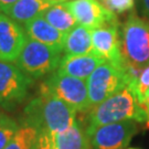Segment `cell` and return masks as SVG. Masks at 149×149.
Masks as SVG:
<instances>
[{
	"mask_svg": "<svg viewBox=\"0 0 149 149\" xmlns=\"http://www.w3.org/2000/svg\"><path fill=\"white\" fill-rule=\"evenodd\" d=\"M76 119V112L59 100L56 96L43 90L33 97L23 109V116L19 124L36 128L38 133H63Z\"/></svg>",
	"mask_w": 149,
	"mask_h": 149,
	"instance_id": "6da1fadb",
	"label": "cell"
},
{
	"mask_svg": "<svg viewBox=\"0 0 149 149\" xmlns=\"http://www.w3.org/2000/svg\"><path fill=\"white\" fill-rule=\"evenodd\" d=\"M86 119V134L90 135L94 129L103 125L126 120L147 123L148 115L145 106L139 103L133 91L126 86L109 98L92 107L87 112Z\"/></svg>",
	"mask_w": 149,
	"mask_h": 149,
	"instance_id": "7a4b0ae2",
	"label": "cell"
},
{
	"mask_svg": "<svg viewBox=\"0 0 149 149\" xmlns=\"http://www.w3.org/2000/svg\"><path fill=\"white\" fill-rule=\"evenodd\" d=\"M119 33L125 65L144 70L149 64V21L130 11Z\"/></svg>",
	"mask_w": 149,
	"mask_h": 149,
	"instance_id": "3957f363",
	"label": "cell"
},
{
	"mask_svg": "<svg viewBox=\"0 0 149 149\" xmlns=\"http://www.w3.org/2000/svg\"><path fill=\"white\" fill-rule=\"evenodd\" d=\"M130 79L126 72V66L104 62L86 80L91 106L94 107L114 94L125 88Z\"/></svg>",
	"mask_w": 149,
	"mask_h": 149,
	"instance_id": "277c9868",
	"label": "cell"
},
{
	"mask_svg": "<svg viewBox=\"0 0 149 149\" xmlns=\"http://www.w3.org/2000/svg\"><path fill=\"white\" fill-rule=\"evenodd\" d=\"M40 90L56 96L76 113H87L92 108L85 80L53 72L40 85Z\"/></svg>",
	"mask_w": 149,
	"mask_h": 149,
	"instance_id": "5b68a950",
	"label": "cell"
},
{
	"mask_svg": "<svg viewBox=\"0 0 149 149\" xmlns=\"http://www.w3.org/2000/svg\"><path fill=\"white\" fill-rule=\"evenodd\" d=\"M33 79L16 63L0 61V107L6 112L17 109L27 100Z\"/></svg>",
	"mask_w": 149,
	"mask_h": 149,
	"instance_id": "8992f818",
	"label": "cell"
},
{
	"mask_svg": "<svg viewBox=\"0 0 149 149\" xmlns=\"http://www.w3.org/2000/svg\"><path fill=\"white\" fill-rule=\"evenodd\" d=\"M62 52L28 38L16 64L31 79H41L58 70Z\"/></svg>",
	"mask_w": 149,
	"mask_h": 149,
	"instance_id": "52a82bcc",
	"label": "cell"
},
{
	"mask_svg": "<svg viewBox=\"0 0 149 149\" xmlns=\"http://www.w3.org/2000/svg\"><path fill=\"white\" fill-rule=\"evenodd\" d=\"M137 133L138 125L135 120L103 125L88 135L91 149H126Z\"/></svg>",
	"mask_w": 149,
	"mask_h": 149,
	"instance_id": "ba28073f",
	"label": "cell"
},
{
	"mask_svg": "<svg viewBox=\"0 0 149 149\" xmlns=\"http://www.w3.org/2000/svg\"><path fill=\"white\" fill-rule=\"evenodd\" d=\"M64 3L75 18L76 23L90 30L118 21L117 16L105 8L100 0H71Z\"/></svg>",
	"mask_w": 149,
	"mask_h": 149,
	"instance_id": "9c48e42d",
	"label": "cell"
},
{
	"mask_svg": "<svg viewBox=\"0 0 149 149\" xmlns=\"http://www.w3.org/2000/svg\"><path fill=\"white\" fill-rule=\"evenodd\" d=\"M28 36L19 22L0 13V61L16 62L21 54Z\"/></svg>",
	"mask_w": 149,
	"mask_h": 149,
	"instance_id": "30bf717a",
	"label": "cell"
},
{
	"mask_svg": "<svg viewBox=\"0 0 149 149\" xmlns=\"http://www.w3.org/2000/svg\"><path fill=\"white\" fill-rule=\"evenodd\" d=\"M120 27L119 21L108 23L92 30V42L95 53L116 65L125 66L120 52Z\"/></svg>",
	"mask_w": 149,
	"mask_h": 149,
	"instance_id": "8fae6325",
	"label": "cell"
},
{
	"mask_svg": "<svg viewBox=\"0 0 149 149\" xmlns=\"http://www.w3.org/2000/svg\"><path fill=\"white\" fill-rule=\"evenodd\" d=\"M23 28L29 39L49 45L62 53L64 52V41L66 33L55 29L42 16H39L24 23Z\"/></svg>",
	"mask_w": 149,
	"mask_h": 149,
	"instance_id": "7c38bea8",
	"label": "cell"
},
{
	"mask_svg": "<svg viewBox=\"0 0 149 149\" xmlns=\"http://www.w3.org/2000/svg\"><path fill=\"white\" fill-rule=\"evenodd\" d=\"M106 62V60L98 55H70L65 54L62 56L56 72L66 74L81 80H87L97 66Z\"/></svg>",
	"mask_w": 149,
	"mask_h": 149,
	"instance_id": "4fadbf2b",
	"label": "cell"
},
{
	"mask_svg": "<svg viewBox=\"0 0 149 149\" xmlns=\"http://www.w3.org/2000/svg\"><path fill=\"white\" fill-rule=\"evenodd\" d=\"M64 53L70 55H97L93 49L92 30L76 24L65 34Z\"/></svg>",
	"mask_w": 149,
	"mask_h": 149,
	"instance_id": "5bb4252c",
	"label": "cell"
},
{
	"mask_svg": "<svg viewBox=\"0 0 149 149\" xmlns=\"http://www.w3.org/2000/svg\"><path fill=\"white\" fill-rule=\"evenodd\" d=\"M55 149H91V141L86 129L79 119L63 133L52 134Z\"/></svg>",
	"mask_w": 149,
	"mask_h": 149,
	"instance_id": "9a60e30c",
	"label": "cell"
},
{
	"mask_svg": "<svg viewBox=\"0 0 149 149\" xmlns=\"http://www.w3.org/2000/svg\"><path fill=\"white\" fill-rule=\"evenodd\" d=\"M53 5L50 0H18L6 15L17 22L24 24L37 17L42 16L43 12Z\"/></svg>",
	"mask_w": 149,
	"mask_h": 149,
	"instance_id": "2e32d148",
	"label": "cell"
},
{
	"mask_svg": "<svg viewBox=\"0 0 149 149\" xmlns=\"http://www.w3.org/2000/svg\"><path fill=\"white\" fill-rule=\"evenodd\" d=\"M42 17L51 26L63 33H68L77 24L75 18L64 2L54 3L48 10L43 12Z\"/></svg>",
	"mask_w": 149,
	"mask_h": 149,
	"instance_id": "e0dca14e",
	"label": "cell"
},
{
	"mask_svg": "<svg viewBox=\"0 0 149 149\" xmlns=\"http://www.w3.org/2000/svg\"><path fill=\"white\" fill-rule=\"evenodd\" d=\"M38 130L29 125L20 124V128L5 149H33Z\"/></svg>",
	"mask_w": 149,
	"mask_h": 149,
	"instance_id": "ac0fdd59",
	"label": "cell"
},
{
	"mask_svg": "<svg viewBox=\"0 0 149 149\" xmlns=\"http://www.w3.org/2000/svg\"><path fill=\"white\" fill-rule=\"evenodd\" d=\"M20 128L15 118L5 113H0V149H5Z\"/></svg>",
	"mask_w": 149,
	"mask_h": 149,
	"instance_id": "d6986e66",
	"label": "cell"
},
{
	"mask_svg": "<svg viewBox=\"0 0 149 149\" xmlns=\"http://www.w3.org/2000/svg\"><path fill=\"white\" fill-rule=\"evenodd\" d=\"M127 86L134 92L139 103L145 106V97L149 90V64L144 68L138 79L130 81Z\"/></svg>",
	"mask_w": 149,
	"mask_h": 149,
	"instance_id": "ffe728a7",
	"label": "cell"
},
{
	"mask_svg": "<svg viewBox=\"0 0 149 149\" xmlns=\"http://www.w3.org/2000/svg\"><path fill=\"white\" fill-rule=\"evenodd\" d=\"M100 2L115 15L130 12L136 6V0H100Z\"/></svg>",
	"mask_w": 149,
	"mask_h": 149,
	"instance_id": "44dd1931",
	"label": "cell"
},
{
	"mask_svg": "<svg viewBox=\"0 0 149 149\" xmlns=\"http://www.w3.org/2000/svg\"><path fill=\"white\" fill-rule=\"evenodd\" d=\"M136 6L143 18L149 21V0H136Z\"/></svg>",
	"mask_w": 149,
	"mask_h": 149,
	"instance_id": "7402d4cb",
	"label": "cell"
},
{
	"mask_svg": "<svg viewBox=\"0 0 149 149\" xmlns=\"http://www.w3.org/2000/svg\"><path fill=\"white\" fill-rule=\"evenodd\" d=\"M18 0H0V13H6Z\"/></svg>",
	"mask_w": 149,
	"mask_h": 149,
	"instance_id": "603a6c76",
	"label": "cell"
},
{
	"mask_svg": "<svg viewBox=\"0 0 149 149\" xmlns=\"http://www.w3.org/2000/svg\"><path fill=\"white\" fill-rule=\"evenodd\" d=\"M145 107H146V111H147V115H148V122L147 124L149 125V90L146 94V97H145Z\"/></svg>",
	"mask_w": 149,
	"mask_h": 149,
	"instance_id": "cb8c5ba5",
	"label": "cell"
},
{
	"mask_svg": "<svg viewBox=\"0 0 149 149\" xmlns=\"http://www.w3.org/2000/svg\"><path fill=\"white\" fill-rule=\"evenodd\" d=\"M51 2H53V3H61V2H65V1H68V0H50Z\"/></svg>",
	"mask_w": 149,
	"mask_h": 149,
	"instance_id": "d4e9b609",
	"label": "cell"
},
{
	"mask_svg": "<svg viewBox=\"0 0 149 149\" xmlns=\"http://www.w3.org/2000/svg\"><path fill=\"white\" fill-rule=\"evenodd\" d=\"M129 149H137V148H129Z\"/></svg>",
	"mask_w": 149,
	"mask_h": 149,
	"instance_id": "484cf974",
	"label": "cell"
}]
</instances>
